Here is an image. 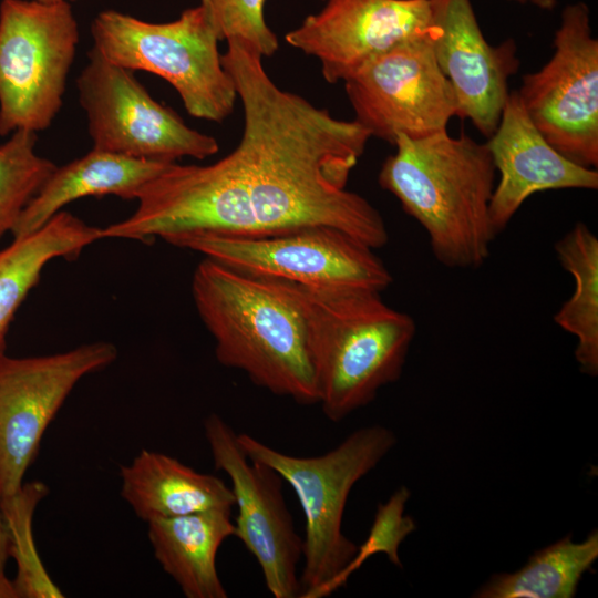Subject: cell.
Masks as SVG:
<instances>
[{
    "label": "cell",
    "mask_w": 598,
    "mask_h": 598,
    "mask_svg": "<svg viewBox=\"0 0 598 598\" xmlns=\"http://www.w3.org/2000/svg\"><path fill=\"white\" fill-rule=\"evenodd\" d=\"M302 318L318 403L339 422L401 377L416 332L413 318L381 292L281 280Z\"/></svg>",
    "instance_id": "cell-4"
},
{
    "label": "cell",
    "mask_w": 598,
    "mask_h": 598,
    "mask_svg": "<svg viewBox=\"0 0 598 598\" xmlns=\"http://www.w3.org/2000/svg\"><path fill=\"white\" fill-rule=\"evenodd\" d=\"M8 558V535L0 513V598H18L12 580L6 575V564Z\"/></svg>",
    "instance_id": "cell-27"
},
{
    "label": "cell",
    "mask_w": 598,
    "mask_h": 598,
    "mask_svg": "<svg viewBox=\"0 0 598 598\" xmlns=\"http://www.w3.org/2000/svg\"><path fill=\"white\" fill-rule=\"evenodd\" d=\"M174 246L251 275L306 286L382 292L393 281L373 248L327 226L260 237L197 235Z\"/></svg>",
    "instance_id": "cell-9"
},
{
    "label": "cell",
    "mask_w": 598,
    "mask_h": 598,
    "mask_svg": "<svg viewBox=\"0 0 598 598\" xmlns=\"http://www.w3.org/2000/svg\"><path fill=\"white\" fill-rule=\"evenodd\" d=\"M220 41H238L262 58L278 50V39L265 18L266 0H200Z\"/></svg>",
    "instance_id": "cell-26"
},
{
    "label": "cell",
    "mask_w": 598,
    "mask_h": 598,
    "mask_svg": "<svg viewBox=\"0 0 598 598\" xmlns=\"http://www.w3.org/2000/svg\"><path fill=\"white\" fill-rule=\"evenodd\" d=\"M48 493L44 483L33 481L22 484L14 494L0 499L9 557L17 564V576L12 584L18 598L63 597L40 559L32 533L34 511Z\"/></svg>",
    "instance_id": "cell-23"
},
{
    "label": "cell",
    "mask_w": 598,
    "mask_h": 598,
    "mask_svg": "<svg viewBox=\"0 0 598 598\" xmlns=\"http://www.w3.org/2000/svg\"><path fill=\"white\" fill-rule=\"evenodd\" d=\"M122 497L146 523L210 509H231V488L169 455L143 450L121 466Z\"/></svg>",
    "instance_id": "cell-18"
},
{
    "label": "cell",
    "mask_w": 598,
    "mask_h": 598,
    "mask_svg": "<svg viewBox=\"0 0 598 598\" xmlns=\"http://www.w3.org/2000/svg\"><path fill=\"white\" fill-rule=\"evenodd\" d=\"M116 357L110 342L41 357L0 352V499L23 484L47 427L79 380Z\"/></svg>",
    "instance_id": "cell-12"
},
{
    "label": "cell",
    "mask_w": 598,
    "mask_h": 598,
    "mask_svg": "<svg viewBox=\"0 0 598 598\" xmlns=\"http://www.w3.org/2000/svg\"><path fill=\"white\" fill-rule=\"evenodd\" d=\"M102 228L85 224L61 210L42 227L0 249V352L9 324L41 272L52 259L75 258L90 244L102 239Z\"/></svg>",
    "instance_id": "cell-20"
},
{
    "label": "cell",
    "mask_w": 598,
    "mask_h": 598,
    "mask_svg": "<svg viewBox=\"0 0 598 598\" xmlns=\"http://www.w3.org/2000/svg\"><path fill=\"white\" fill-rule=\"evenodd\" d=\"M431 40L437 64L451 83L457 115L491 137L508 97V80L519 68L513 39L492 45L471 0H430Z\"/></svg>",
    "instance_id": "cell-15"
},
{
    "label": "cell",
    "mask_w": 598,
    "mask_h": 598,
    "mask_svg": "<svg viewBox=\"0 0 598 598\" xmlns=\"http://www.w3.org/2000/svg\"><path fill=\"white\" fill-rule=\"evenodd\" d=\"M93 48L109 62L166 80L194 117L223 122L237 93L218 50L220 41L198 4L176 20L148 22L116 11H101L91 23Z\"/></svg>",
    "instance_id": "cell-6"
},
{
    "label": "cell",
    "mask_w": 598,
    "mask_h": 598,
    "mask_svg": "<svg viewBox=\"0 0 598 598\" xmlns=\"http://www.w3.org/2000/svg\"><path fill=\"white\" fill-rule=\"evenodd\" d=\"M147 524L156 560L185 597H228L217 571L216 556L225 539L234 536L231 509L155 518Z\"/></svg>",
    "instance_id": "cell-19"
},
{
    "label": "cell",
    "mask_w": 598,
    "mask_h": 598,
    "mask_svg": "<svg viewBox=\"0 0 598 598\" xmlns=\"http://www.w3.org/2000/svg\"><path fill=\"white\" fill-rule=\"evenodd\" d=\"M432 25L430 0H327L285 39L317 58L333 84L391 48L431 34Z\"/></svg>",
    "instance_id": "cell-14"
},
{
    "label": "cell",
    "mask_w": 598,
    "mask_h": 598,
    "mask_svg": "<svg viewBox=\"0 0 598 598\" xmlns=\"http://www.w3.org/2000/svg\"><path fill=\"white\" fill-rule=\"evenodd\" d=\"M192 295L220 364L274 394L318 403L302 318L281 280L205 257L193 272Z\"/></svg>",
    "instance_id": "cell-2"
},
{
    "label": "cell",
    "mask_w": 598,
    "mask_h": 598,
    "mask_svg": "<svg viewBox=\"0 0 598 598\" xmlns=\"http://www.w3.org/2000/svg\"><path fill=\"white\" fill-rule=\"evenodd\" d=\"M517 2H529L544 10H553L556 7L557 0H508Z\"/></svg>",
    "instance_id": "cell-28"
},
{
    "label": "cell",
    "mask_w": 598,
    "mask_h": 598,
    "mask_svg": "<svg viewBox=\"0 0 598 598\" xmlns=\"http://www.w3.org/2000/svg\"><path fill=\"white\" fill-rule=\"evenodd\" d=\"M563 268L575 281L571 297L555 313L554 321L577 338L575 358L580 370L598 373V238L582 221L555 244Z\"/></svg>",
    "instance_id": "cell-21"
},
{
    "label": "cell",
    "mask_w": 598,
    "mask_h": 598,
    "mask_svg": "<svg viewBox=\"0 0 598 598\" xmlns=\"http://www.w3.org/2000/svg\"><path fill=\"white\" fill-rule=\"evenodd\" d=\"M134 72L109 62L92 48L76 84L93 148L136 158L176 162L204 159L218 152L217 141L184 123L158 103Z\"/></svg>",
    "instance_id": "cell-10"
},
{
    "label": "cell",
    "mask_w": 598,
    "mask_h": 598,
    "mask_svg": "<svg viewBox=\"0 0 598 598\" xmlns=\"http://www.w3.org/2000/svg\"><path fill=\"white\" fill-rule=\"evenodd\" d=\"M245 454L276 471L297 495L305 516L301 596L336 577L358 546L342 532L346 504L354 484L371 472L396 443L394 433L369 425L318 456H293L247 434H237Z\"/></svg>",
    "instance_id": "cell-5"
},
{
    "label": "cell",
    "mask_w": 598,
    "mask_h": 598,
    "mask_svg": "<svg viewBox=\"0 0 598 598\" xmlns=\"http://www.w3.org/2000/svg\"><path fill=\"white\" fill-rule=\"evenodd\" d=\"M597 558V530L579 543L573 542L569 535L535 551L518 570L491 577L473 597L571 598Z\"/></svg>",
    "instance_id": "cell-22"
},
{
    "label": "cell",
    "mask_w": 598,
    "mask_h": 598,
    "mask_svg": "<svg viewBox=\"0 0 598 598\" xmlns=\"http://www.w3.org/2000/svg\"><path fill=\"white\" fill-rule=\"evenodd\" d=\"M37 133L16 131L0 145V238L12 231L22 210L56 165L35 152Z\"/></svg>",
    "instance_id": "cell-24"
},
{
    "label": "cell",
    "mask_w": 598,
    "mask_h": 598,
    "mask_svg": "<svg viewBox=\"0 0 598 598\" xmlns=\"http://www.w3.org/2000/svg\"><path fill=\"white\" fill-rule=\"evenodd\" d=\"M79 42L68 2H0V135L48 128L59 113Z\"/></svg>",
    "instance_id": "cell-7"
},
{
    "label": "cell",
    "mask_w": 598,
    "mask_h": 598,
    "mask_svg": "<svg viewBox=\"0 0 598 598\" xmlns=\"http://www.w3.org/2000/svg\"><path fill=\"white\" fill-rule=\"evenodd\" d=\"M405 486L399 487L385 503L377 507L374 519L364 543L347 566L331 580L309 592L306 598H324L346 586L350 576L373 555L384 554L395 566L401 567L399 548L402 542L412 534L415 522L404 515L405 504L410 498Z\"/></svg>",
    "instance_id": "cell-25"
},
{
    "label": "cell",
    "mask_w": 598,
    "mask_h": 598,
    "mask_svg": "<svg viewBox=\"0 0 598 598\" xmlns=\"http://www.w3.org/2000/svg\"><path fill=\"white\" fill-rule=\"evenodd\" d=\"M38 2H41V3H59V2H73V1H76V0H35Z\"/></svg>",
    "instance_id": "cell-29"
},
{
    "label": "cell",
    "mask_w": 598,
    "mask_h": 598,
    "mask_svg": "<svg viewBox=\"0 0 598 598\" xmlns=\"http://www.w3.org/2000/svg\"><path fill=\"white\" fill-rule=\"evenodd\" d=\"M262 56L227 41L221 62L244 113L238 145L209 165L171 163L144 185L127 218L103 238L174 245L197 235L260 237L327 226L373 249L389 240L379 210L347 189L370 132L333 117L267 74Z\"/></svg>",
    "instance_id": "cell-1"
},
{
    "label": "cell",
    "mask_w": 598,
    "mask_h": 598,
    "mask_svg": "<svg viewBox=\"0 0 598 598\" xmlns=\"http://www.w3.org/2000/svg\"><path fill=\"white\" fill-rule=\"evenodd\" d=\"M379 185L426 231L435 259L458 269L481 267L497 236L489 219L496 169L487 143L443 131L399 135Z\"/></svg>",
    "instance_id": "cell-3"
},
{
    "label": "cell",
    "mask_w": 598,
    "mask_h": 598,
    "mask_svg": "<svg viewBox=\"0 0 598 598\" xmlns=\"http://www.w3.org/2000/svg\"><path fill=\"white\" fill-rule=\"evenodd\" d=\"M204 431L216 470L231 482L237 506L234 536L256 558L275 598H300L298 564L303 542L283 497V480L269 466L250 460L237 433L219 415H208Z\"/></svg>",
    "instance_id": "cell-13"
},
{
    "label": "cell",
    "mask_w": 598,
    "mask_h": 598,
    "mask_svg": "<svg viewBox=\"0 0 598 598\" xmlns=\"http://www.w3.org/2000/svg\"><path fill=\"white\" fill-rule=\"evenodd\" d=\"M486 143L499 173L489 203L496 235L536 193L598 188L597 169L577 165L555 150L530 121L517 91L509 92L497 128Z\"/></svg>",
    "instance_id": "cell-16"
},
{
    "label": "cell",
    "mask_w": 598,
    "mask_h": 598,
    "mask_svg": "<svg viewBox=\"0 0 598 598\" xmlns=\"http://www.w3.org/2000/svg\"><path fill=\"white\" fill-rule=\"evenodd\" d=\"M432 32V31H431ZM354 120L371 137L394 145L446 131L457 115L453 87L441 71L431 34L377 55L344 81Z\"/></svg>",
    "instance_id": "cell-11"
},
{
    "label": "cell",
    "mask_w": 598,
    "mask_h": 598,
    "mask_svg": "<svg viewBox=\"0 0 598 598\" xmlns=\"http://www.w3.org/2000/svg\"><path fill=\"white\" fill-rule=\"evenodd\" d=\"M533 124L561 155L586 168L598 166V40L585 2L567 4L554 53L517 90Z\"/></svg>",
    "instance_id": "cell-8"
},
{
    "label": "cell",
    "mask_w": 598,
    "mask_h": 598,
    "mask_svg": "<svg viewBox=\"0 0 598 598\" xmlns=\"http://www.w3.org/2000/svg\"><path fill=\"white\" fill-rule=\"evenodd\" d=\"M173 162L131 157L92 148L85 155L56 166L21 213L11 234H31L73 200L115 195L136 199L146 183Z\"/></svg>",
    "instance_id": "cell-17"
}]
</instances>
